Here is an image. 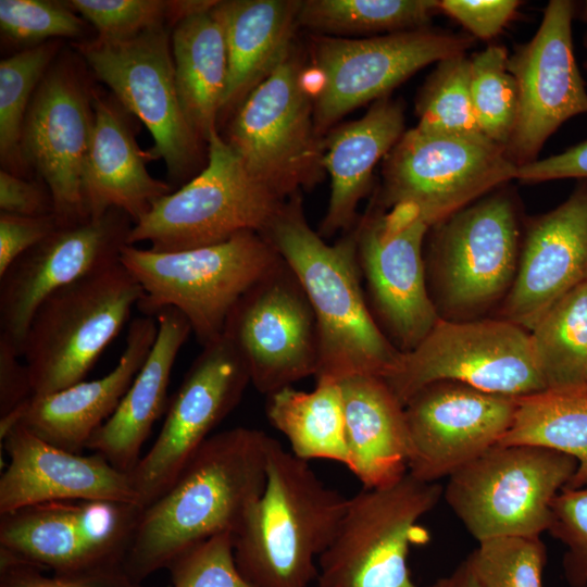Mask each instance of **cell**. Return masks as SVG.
Returning a JSON list of instances; mask_svg holds the SVG:
<instances>
[{
  "label": "cell",
  "instance_id": "6da1fadb",
  "mask_svg": "<svg viewBox=\"0 0 587 587\" xmlns=\"http://www.w3.org/2000/svg\"><path fill=\"white\" fill-rule=\"evenodd\" d=\"M270 439L237 426L203 442L170 488L142 508L123 564L130 582L168 569L213 536L235 535L263 491Z\"/></svg>",
  "mask_w": 587,
  "mask_h": 587
},
{
  "label": "cell",
  "instance_id": "7a4b0ae2",
  "mask_svg": "<svg viewBox=\"0 0 587 587\" xmlns=\"http://www.w3.org/2000/svg\"><path fill=\"white\" fill-rule=\"evenodd\" d=\"M261 235L292 271L313 310L319 336L315 379L339 383L357 375H388L402 352L369 305L353 228L327 243L310 227L297 193Z\"/></svg>",
  "mask_w": 587,
  "mask_h": 587
},
{
  "label": "cell",
  "instance_id": "3957f363",
  "mask_svg": "<svg viewBox=\"0 0 587 587\" xmlns=\"http://www.w3.org/2000/svg\"><path fill=\"white\" fill-rule=\"evenodd\" d=\"M347 503L308 461L271 437L263 491L234 535L239 572L253 587H308Z\"/></svg>",
  "mask_w": 587,
  "mask_h": 587
},
{
  "label": "cell",
  "instance_id": "277c9868",
  "mask_svg": "<svg viewBox=\"0 0 587 587\" xmlns=\"http://www.w3.org/2000/svg\"><path fill=\"white\" fill-rule=\"evenodd\" d=\"M120 262L143 290L137 304L143 315L177 309L203 347L223 335L239 299L282 258L260 233L243 232L223 242L180 251L126 245Z\"/></svg>",
  "mask_w": 587,
  "mask_h": 587
},
{
  "label": "cell",
  "instance_id": "5b68a950",
  "mask_svg": "<svg viewBox=\"0 0 587 587\" xmlns=\"http://www.w3.org/2000/svg\"><path fill=\"white\" fill-rule=\"evenodd\" d=\"M504 187L428 230L426 282L440 319H482L511 289L522 233L515 197Z\"/></svg>",
  "mask_w": 587,
  "mask_h": 587
},
{
  "label": "cell",
  "instance_id": "8992f818",
  "mask_svg": "<svg viewBox=\"0 0 587 587\" xmlns=\"http://www.w3.org/2000/svg\"><path fill=\"white\" fill-rule=\"evenodd\" d=\"M142 297L120 261L51 294L34 314L21 351L34 396L84 380Z\"/></svg>",
  "mask_w": 587,
  "mask_h": 587
},
{
  "label": "cell",
  "instance_id": "52a82bcc",
  "mask_svg": "<svg viewBox=\"0 0 587 587\" xmlns=\"http://www.w3.org/2000/svg\"><path fill=\"white\" fill-rule=\"evenodd\" d=\"M577 467L574 458L552 449L497 444L450 475L442 498L477 542L541 536Z\"/></svg>",
  "mask_w": 587,
  "mask_h": 587
},
{
  "label": "cell",
  "instance_id": "ba28073f",
  "mask_svg": "<svg viewBox=\"0 0 587 587\" xmlns=\"http://www.w3.org/2000/svg\"><path fill=\"white\" fill-rule=\"evenodd\" d=\"M439 483L409 473L383 488L348 498L337 533L317 562V587H415L409 569L413 546L429 540L420 523L442 498Z\"/></svg>",
  "mask_w": 587,
  "mask_h": 587
},
{
  "label": "cell",
  "instance_id": "9c48e42d",
  "mask_svg": "<svg viewBox=\"0 0 587 587\" xmlns=\"http://www.w3.org/2000/svg\"><path fill=\"white\" fill-rule=\"evenodd\" d=\"M208 164L137 221L128 245L170 252L223 242L243 232L262 234L285 200L258 180L217 129L208 139Z\"/></svg>",
  "mask_w": 587,
  "mask_h": 587
},
{
  "label": "cell",
  "instance_id": "30bf717a",
  "mask_svg": "<svg viewBox=\"0 0 587 587\" xmlns=\"http://www.w3.org/2000/svg\"><path fill=\"white\" fill-rule=\"evenodd\" d=\"M295 47L233 114L225 138L246 168L287 200L322 182L323 138Z\"/></svg>",
  "mask_w": 587,
  "mask_h": 587
},
{
  "label": "cell",
  "instance_id": "8fae6325",
  "mask_svg": "<svg viewBox=\"0 0 587 587\" xmlns=\"http://www.w3.org/2000/svg\"><path fill=\"white\" fill-rule=\"evenodd\" d=\"M474 37L429 27L362 39L316 36L304 72L319 136L344 115L388 93L430 63L464 54Z\"/></svg>",
  "mask_w": 587,
  "mask_h": 587
},
{
  "label": "cell",
  "instance_id": "7c38bea8",
  "mask_svg": "<svg viewBox=\"0 0 587 587\" xmlns=\"http://www.w3.org/2000/svg\"><path fill=\"white\" fill-rule=\"evenodd\" d=\"M383 379L403 405L422 387L438 380L515 398L546 391L529 332L500 317L439 319L414 349L401 353Z\"/></svg>",
  "mask_w": 587,
  "mask_h": 587
},
{
  "label": "cell",
  "instance_id": "4fadbf2b",
  "mask_svg": "<svg viewBox=\"0 0 587 587\" xmlns=\"http://www.w3.org/2000/svg\"><path fill=\"white\" fill-rule=\"evenodd\" d=\"M383 161L382 187L373 202L386 210L409 209L430 227L516 179L517 172L495 143L416 126L402 134Z\"/></svg>",
  "mask_w": 587,
  "mask_h": 587
},
{
  "label": "cell",
  "instance_id": "5bb4252c",
  "mask_svg": "<svg viewBox=\"0 0 587 587\" xmlns=\"http://www.w3.org/2000/svg\"><path fill=\"white\" fill-rule=\"evenodd\" d=\"M142 507L59 500L0 514V555L57 575L123 569Z\"/></svg>",
  "mask_w": 587,
  "mask_h": 587
},
{
  "label": "cell",
  "instance_id": "9a60e30c",
  "mask_svg": "<svg viewBox=\"0 0 587 587\" xmlns=\"http://www.w3.org/2000/svg\"><path fill=\"white\" fill-rule=\"evenodd\" d=\"M76 48L121 105L149 129L154 141L147 152L149 158H161L170 178H187L198 162L203 141L180 105L165 24L123 40L82 41Z\"/></svg>",
  "mask_w": 587,
  "mask_h": 587
},
{
  "label": "cell",
  "instance_id": "2e32d148",
  "mask_svg": "<svg viewBox=\"0 0 587 587\" xmlns=\"http://www.w3.org/2000/svg\"><path fill=\"white\" fill-rule=\"evenodd\" d=\"M430 226L405 208L372 202L354 227L367 302L400 352L414 349L440 319L429 296L424 243Z\"/></svg>",
  "mask_w": 587,
  "mask_h": 587
},
{
  "label": "cell",
  "instance_id": "e0dca14e",
  "mask_svg": "<svg viewBox=\"0 0 587 587\" xmlns=\"http://www.w3.org/2000/svg\"><path fill=\"white\" fill-rule=\"evenodd\" d=\"M249 384L248 367L224 334L202 347L168 400L154 444L129 473L142 508L170 488Z\"/></svg>",
  "mask_w": 587,
  "mask_h": 587
},
{
  "label": "cell",
  "instance_id": "ac0fdd59",
  "mask_svg": "<svg viewBox=\"0 0 587 587\" xmlns=\"http://www.w3.org/2000/svg\"><path fill=\"white\" fill-rule=\"evenodd\" d=\"M223 334L243 359L253 387L265 396L316 374L315 316L283 259L239 299Z\"/></svg>",
  "mask_w": 587,
  "mask_h": 587
},
{
  "label": "cell",
  "instance_id": "d6986e66",
  "mask_svg": "<svg viewBox=\"0 0 587 587\" xmlns=\"http://www.w3.org/2000/svg\"><path fill=\"white\" fill-rule=\"evenodd\" d=\"M575 12L574 1H549L534 37L508 57L507 70L519 90V113L504 153L517 167L536 161L564 122L587 113V90L573 46Z\"/></svg>",
  "mask_w": 587,
  "mask_h": 587
},
{
  "label": "cell",
  "instance_id": "ffe728a7",
  "mask_svg": "<svg viewBox=\"0 0 587 587\" xmlns=\"http://www.w3.org/2000/svg\"><path fill=\"white\" fill-rule=\"evenodd\" d=\"M517 399L454 380L422 387L404 403L408 473L426 483L448 478L500 442Z\"/></svg>",
  "mask_w": 587,
  "mask_h": 587
},
{
  "label": "cell",
  "instance_id": "44dd1931",
  "mask_svg": "<svg viewBox=\"0 0 587 587\" xmlns=\"http://www.w3.org/2000/svg\"><path fill=\"white\" fill-rule=\"evenodd\" d=\"M130 222L125 212L112 209L100 217L59 226L0 276V335L20 354L34 314L51 294L120 261Z\"/></svg>",
  "mask_w": 587,
  "mask_h": 587
},
{
  "label": "cell",
  "instance_id": "7402d4cb",
  "mask_svg": "<svg viewBox=\"0 0 587 587\" xmlns=\"http://www.w3.org/2000/svg\"><path fill=\"white\" fill-rule=\"evenodd\" d=\"M93 126L91 93L74 66L49 67L29 104L23 152L53 201L60 226L90 218L83 198V173Z\"/></svg>",
  "mask_w": 587,
  "mask_h": 587
},
{
  "label": "cell",
  "instance_id": "603a6c76",
  "mask_svg": "<svg viewBox=\"0 0 587 587\" xmlns=\"http://www.w3.org/2000/svg\"><path fill=\"white\" fill-rule=\"evenodd\" d=\"M587 282V179L555 209L530 218L517 271L499 317L532 330L567 292Z\"/></svg>",
  "mask_w": 587,
  "mask_h": 587
},
{
  "label": "cell",
  "instance_id": "cb8c5ba5",
  "mask_svg": "<svg viewBox=\"0 0 587 587\" xmlns=\"http://www.w3.org/2000/svg\"><path fill=\"white\" fill-rule=\"evenodd\" d=\"M9 464L0 476V514L59 500H105L140 505L129 473L99 453L65 451L23 424L2 441ZM141 507V505H140Z\"/></svg>",
  "mask_w": 587,
  "mask_h": 587
},
{
  "label": "cell",
  "instance_id": "d4e9b609",
  "mask_svg": "<svg viewBox=\"0 0 587 587\" xmlns=\"http://www.w3.org/2000/svg\"><path fill=\"white\" fill-rule=\"evenodd\" d=\"M157 335L154 316L134 319L113 370L97 379H84L49 395L33 396L22 424L41 439L65 451L80 453L87 449L93 433L115 412Z\"/></svg>",
  "mask_w": 587,
  "mask_h": 587
},
{
  "label": "cell",
  "instance_id": "484cf974",
  "mask_svg": "<svg viewBox=\"0 0 587 587\" xmlns=\"http://www.w3.org/2000/svg\"><path fill=\"white\" fill-rule=\"evenodd\" d=\"M93 126L83 173L87 214L100 217L112 209L125 212L135 224L162 197L170 184L153 178L142 152L117 104L91 93Z\"/></svg>",
  "mask_w": 587,
  "mask_h": 587
},
{
  "label": "cell",
  "instance_id": "4316f807",
  "mask_svg": "<svg viewBox=\"0 0 587 587\" xmlns=\"http://www.w3.org/2000/svg\"><path fill=\"white\" fill-rule=\"evenodd\" d=\"M158 335L141 369L112 416L91 436L87 449L104 457L115 469L130 473L152 426L166 412L167 389L179 350L192 333L186 316L165 308L155 316Z\"/></svg>",
  "mask_w": 587,
  "mask_h": 587
},
{
  "label": "cell",
  "instance_id": "83f0119b",
  "mask_svg": "<svg viewBox=\"0 0 587 587\" xmlns=\"http://www.w3.org/2000/svg\"><path fill=\"white\" fill-rule=\"evenodd\" d=\"M403 133V104L387 96L376 100L361 118L334 128L323 138L330 196L317 232L321 237L354 227L359 203L371 190L376 164Z\"/></svg>",
  "mask_w": 587,
  "mask_h": 587
},
{
  "label": "cell",
  "instance_id": "f1b7e54d",
  "mask_svg": "<svg viewBox=\"0 0 587 587\" xmlns=\"http://www.w3.org/2000/svg\"><path fill=\"white\" fill-rule=\"evenodd\" d=\"M299 0L217 1L214 12L223 27L227 82L218 118L234 114L294 49Z\"/></svg>",
  "mask_w": 587,
  "mask_h": 587
},
{
  "label": "cell",
  "instance_id": "f546056e",
  "mask_svg": "<svg viewBox=\"0 0 587 587\" xmlns=\"http://www.w3.org/2000/svg\"><path fill=\"white\" fill-rule=\"evenodd\" d=\"M342 395L347 469L363 488H383L408 474L409 434L404 405L378 376L339 382Z\"/></svg>",
  "mask_w": 587,
  "mask_h": 587
},
{
  "label": "cell",
  "instance_id": "4dcf8cb0",
  "mask_svg": "<svg viewBox=\"0 0 587 587\" xmlns=\"http://www.w3.org/2000/svg\"><path fill=\"white\" fill-rule=\"evenodd\" d=\"M214 7L178 22L172 32L180 105L196 135L205 142L216 129L227 82L225 37Z\"/></svg>",
  "mask_w": 587,
  "mask_h": 587
},
{
  "label": "cell",
  "instance_id": "1f68e13d",
  "mask_svg": "<svg viewBox=\"0 0 587 587\" xmlns=\"http://www.w3.org/2000/svg\"><path fill=\"white\" fill-rule=\"evenodd\" d=\"M265 413L271 425L289 442L297 458L349 463L345 412L339 383L316 380L314 389L292 386L266 396Z\"/></svg>",
  "mask_w": 587,
  "mask_h": 587
},
{
  "label": "cell",
  "instance_id": "d6a6232c",
  "mask_svg": "<svg viewBox=\"0 0 587 587\" xmlns=\"http://www.w3.org/2000/svg\"><path fill=\"white\" fill-rule=\"evenodd\" d=\"M529 340L546 391L587 389V282L546 312Z\"/></svg>",
  "mask_w": 587,
  "mask_h": 587
},
{
  "label": "cell",
  "instance_id": "836d02e7",
  "mask_svg": "<svg viewBox=\"0 0 587 587\" xmlns=\"http://www.w3.org/2000/svg\"><path fill=\"white\" fill-rule=\"evenodd\" d=\"M499 444L533 445L577 461L570 486L587 482V389L541 391L517 399L513 423Z\"/></svg>",
  "mask_w": 587,
  "mask_h": 587
},
{
  "label": "cell",
  "instance_id": "e575fe53",
  "mask_svg": "<svg viewBox=\"0 0 587 587\" xmlns=\"http://www.w3.org/2000/svg\"><path fill=\"white\" fill-rule=\"evenodd\" d=\"M437 0H305L298 26L325 34H389L428 27Z\"/></svg>",
  "mask_w": 587,
  "mask_h": 587
},
{
  "label": "cell",
  "instance_id": "d590c367",
  "mask_svg": "<svg viewBox=\"0 0 587 587\" xmlns=\"http://www.w3.org/2000/svg\"><path fill=\"white\" fill-rule=\"evenodd\" d=\"M60 47L55 39L22 50L0 63V157L5 171L23 177L27 162L23 129L34 93Z\"/></svg>",
  "mask_w": 587,
  "mask_h": 587
},
{
  "label": "cell",
  "instance_id": "8d00e7d4",
  "mask_svg": "<svg viewBox=\"0 0 587 587\" xmlns=\"http://www.w3.org/2000/svg\"><path fill=\"white\" fill-rule=\"evenodd\" d=\"M436 64L416 98V127L437 135L491 142L482 132L475 115L470 58L465 53L457 54Z\"/></svg>",
  "mask_w": 587,
  "mask_h": 587
},
{
  "label": "cell",
  "instance_id": "74e56055",
  "mask_svg": "<svg viewBox=\"0 0 587 587\" xmlns=\"http://www.w3.org/2000/svg\"><path fill=\"white\" fill-rule=\"evenodd\" d=\"M508 51L492 45L474 53L471 63V97L478 125L495 145L505 149L519 113V90L507 70Z\"/></svg>",
  "mask_w": 587,
  "mask_h": 587
},
{
  "label": "cell",
  "instance_id": "f35d334b",
  "mask_svg": "<svg viewBox=\"0 0 587 587\" xmlns=\"http://www.w3.org/2000/svg\"><path fill=\"white\" fill-rule=\"evenodd\" d=\"M466 560L479 587H544L548 552L540 536L497 537L478 541Z\"/></svg>",
  "mask_w": 587,
  "mask_h": 587
},
{
  "label": "cell",
  "instance_id": "ab89813d",
  "mask_svg": "<svg viewBox=\"0 0 587 587\" xmlns=\"http://www.w3.org/2000/svg\"><path fill=\"white\" fill-rule=\"evenodd\" d=\"M0 26L18 42L79 37L85 32L84 21L66 2L46 0H1Z\"/></svg>",
  "mask_w": 587,
  "mask_h": 587
},
{
  "label": "cell",
  "instance_id": "60d3db41",
  "mask_svg": "<svg viewBox=\"0 0 587 587\" xmlns=\"http://www.w3.org/2000/svg\"><path fill=\"white\" fill-rule=\"evenodd\" d=\"M547 532L565 548L562 573L566 584L587 587V482L560 491Z\"/></svg>",
  "mask_w": 587,
  "mask_h": 587
},
{
  "label": "cell",
  "instance_id": "b9f144b4",
  "mask_svg": "<svg viewBox=\"0 0 587 587\" xmlns=\"http://www.w3.org/2000/svg\"><path fill=\"white\" fill-rule=\"evenodd\" d=\"M167 570L173 587H253L239 572L234 536L209 538L178 558Z\"/></svg>",
  "mask_w": 587,
  "mask_h": 587
},
{
  "label": "cell",
  "instance_id": "7bdbcfd3",
  "mask_svg": "<svg viewBox=\"0 0 587 587\" xmlns=\"http://www.w3.org/2000/svg\"><path fill=\"white\" fill-rule=\"evenodd\" d=\"M66 4L97 29L99 39L123 40L164 24L168 1L70 0Z\"/></svg>",
  "mask_w": 587,
  "mask_h": 587
},
{
  "label": "cell",
  "instance_id": "ee69618b",
  "mask_svg": "<svg viewBox=\"0 0 587 587\" xmlns=\"http://www.w3.org/2000/svg\"><path fill=\"white\" fill-rule=\"evenodd\" d=\"M132 583L123 569L46 576L38 567L0 555V587H128Z\"/></svg>",
  "mask_w": 587,
  "mask_h": 587
},
{
  "label": "cell",
  "instance_id": "f6af8a7d",
  "mask_svg": "<svg viewBox=\"0 0 587 587\" xmlns=\"http://www.w3.org/2000/svg\"><path fill=\"white\" fill-rule=\"evenodd\" d=\"M517 0H440V12L458 21L471 36L483 40L496 37L514 17Z\"/></svg>",
  "mask_w": 587,
  "mask_h": 587
},
{
  "label": "cell",
  "instance_id": "bcb514c9",
  "mask_svg": "<svg viewBox=\"0 0 587 587\" xmlns=\"http://www.w3.org/2000/svg\"><path fill=\"white\" fill-rule=\"evenodd\" d=\"M54 214L20 216L0 213V276L29 249L59 227Z\"/></svg>",
  "mask_w": 587,
  "mask_h": 587
},
{
  "label": "cell",
  "instance_id": "7dc6e473",
  "mask_svg": "<svg viewBox=\"0 0 587 587\" xmlns=\"http://www.w3.org/2000/svg\"><path fill=\"white\" fill-rule=\"evenodd\" d=\"M0 210L12 215L45 216L53 214V201L47 187L2 168Z\"/></svg>",
  "mask_w": 587,
  "mask_h": 587
},
{
  "label": "cell",
  "instance_id": "c3c4849f",
  "mask_svg": "<svg viewBox=\"0 0 587 587\" xmlns=\"http://www.w3.org/2000/svg\"><path fill=\"white\" fill-rule=\"evenodd\" d=\"M587 179V140L565 151L517 167L516 179L541 183L553 179Z\"/></svg>",
  "mask_w": 587,
  "mask_h": 587
},
{
  "label": "cell",
  "instance_id": "681fc988",
  "mask_svg": "<svg viewBox=\"0 0 587 587\" xmlns=\"http://www.w3.org/2000/svg\"><path fill=\"white\" fill-rule=\"evenodd\" d=\"M13 342L0 335V416L30 399L29 373Z\"/></svg>",
  "mask_w": 587,
  "mask_h": 587
},
{
  "label": "cell",
  "instance_id": "f907efd6",
  "mask_svg": "<svg viewBox=\"0 0 587 587\" xmlns=\"http://www.w3.org/2000/svg\"><path fill=\"white\" fill-rule=\"evenodd\" d=\"M426 587H479L467 562L463 560L451 573L440 577Z\"/></svg>",
  "mask_w": 587,
  "mask_h": 587
},
{
  "label": "cell",
  "instance_id": "816d5d0a",
  "mask_svg": "<svg viewBox=\"0 0 587 587\" xmlns=\"http://www.w3.org/2000/svg\"><path fill=\"white\" fill-rule=\"evenodd\" d=\"M575 16H577L582 22L587 24V1H583L580 4H576Z\"/></svg>",
  "mask_w": 587,
  "mask_h": 587
},
{
  "label": "cell",
  "instance_id": "f5cc1de1",
  "mask_svg": "<svg viewBox=\"0 0 587 587\" xmlns=\"http://www.w3.org/2000/svg\"><path fill=\"white\" fill-rule=\"evenodd\" d=\"M128 587H146V586H142L141 583H132Z\"/></svg>",
  "mask_w": 587,
  "mask_h": 587
},
{
  "label": "cell",
  "instance_id": "db71d44e",
  "mask_svg": "<svg viewBox=\"0 0 587 587\" xmlns=\"http://www.w3.org/2000/svg\"><path fill=\"white\" fill-rule=\"evenodd\" d=\"M584 46H585V48L587 49V33H586L585 36H584Z\"/></svg>",
  "mask_w": 587,
  "mask_h": 587
},
{
  "label": "cell",
  "instance_id": "11a10c76",
  "mask_svg": "<svg viewBox=\"0 0 587 587\" xmlns=\"http://www.w3.org/2000/svg\"><path fill=\"white\" fill-rule=\"evenodd\" d=\"M585 68L587 70V61L584 63Z\"/></svg>",
  "mask_w": 587,
  "mask_h": 587
}]
</instances>
